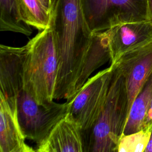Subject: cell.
<instances>
[{"label": "cell", "instance_id": "6da1fadb", "mask_svg": "<svg viewBox=\"0 0 152 152\" xmlns=\"http://www.w3.org/2000/svg\"><path fill=\"white\" fill-rule=\"evenodd\" d=\"M58 57L54 99H69L92 37L81 0H53L50 21Z\"/></svg>", "mask_w": 152, "mask_h": 152}, {"label": "cell", "instance_id": "7a4b0ae2", "mask_svg": "<svg viewBox=\"0 0 152 152\" xmlns=\"http://www.w3.org/2000/svg\"><path fill=\"white\" fill-rule=\"evenodd\" d=\"M25 46L23 90L37 103L47 105L54 99L58 72V57L52 26L49 24Z\"/></svg>", "mask_w": 152, "mask_h": 152}, {"label": "cell", "instance_id": "3957f363", "mask_svg": "<svg viewBox=\"0 0 152 152\" xmlns=\"http://www.w3.org/2000/svg\"><path fill=\"white\" fill-rule=\"evenodd\" d=\"M106 99L94 127L84 140L86 151H117L129 115L128 94L125 80L112 64Z\"/></svg>", "mask_w": 152, "mask_h": 152}, {"label": "cell", "instance_id": "277c9868", "mask_svg": "<svg viewBox=\"0 0 152 152\" xmlns=\"http://www.w3.org/2000/svg\"><path fill=\"white\" fill-rule=\"evenodd\" d=\"M81 4L92 32L126 23L149 21L147 0H81Z\"/></svg>", "mask_w": 152, "mask_h": 152}, {"label": "cell", "instance_id": "5b68a950", "mask_svg": "<svg viewBox=\"0 0 152 152\" xmlns=\"http://www.w3.org/2000/svg\"><path fill=\"white\" fill-rule=\"evenodd\" d=\"M71 102L47 105L37 103L24 90L17 98V115L26 138L37 144L43 141L56 124L68 113Z\"/></svg>", "mask_w": 152, "mask_h": 152}, {"label": "cell", "instance_id": "8992f818", "mask_svg": "<svg viewBox=\"0 0 152 152\" xmlns=\"http://www.w3.org/2000/svg\"><path fill=\"white\" fill-rule=\"evenodd\" d=\"M112 67L103 69L89 78L71 100L68 113L82 130L84 140L97 121L104 104L110 83Z\"/></svg>", "mask_w": 152, "mask_h": 152}, {"label": "cell", "instance_id": "52a82bcc", "mask_svg": "<svg viewBox=\"0 0 152 152\" xmlns=\"http://www.w3.org/2000/svg\"><path fill=\"white\" fill-rule=\"evenodd\" d=\"M111 64L125 78L130 110L135 98L152 74V40L125 52Z\"/></svg>", "mask_w": 152, "mask_h": 152}, {"label": "cell", "instance_id": "ba28073f", "mask_svg": "<svg viewBox=\"0 0 152 152\" xmlns=\"http://www.w3.org/2000/svg\"><path fill=\"white\" fill-rule=\"evenodd\" d=\"M26 46L0 45V95L12 107H17V98L23 90Z\"/></svg>", "mask_w": 152, "mask_h": 152}, {"label": "cell", "instance_id": "9c48e42d", "mask_svg": "<svg viewBox=\"0 0 152 152\" xmlns=\"http://www.w3.org/2000/svg\"><path fill=\"white\" fill-rule=\"evenodd\" d=\"M35 151H85L82 130L71 115L68 113L56 124L47 137L37 144Z\"/></svg>", "mask_w": 152, "mask_h": 152}, {"label": "cell", "instance_id": "30bf717a", "mask_svg": "<svg viewBox=\"0 0 152 152\" xmlns=\"http://www.w3.org/2000/svg\"><path fill=\"white\" fill-rule=\"evenodd\" d=\"M110 31L111 64L125 52L152 40V23L148 20L119 24Z\"/></svg>", "mask_w": 152, "mask_h": 152}, {"label": "cell", "instance_id": "8fae6325", "mask_svg": "<svg viewBox=\"0 0 152 152\" xmlns=\"http://www.w3.org/2000/svg\"><path fill=\"white\" fill-rule=\"evenodd\" d=\"M25 139L18 119L17 107H12L0 95V151H35L26 143Z\"/></svg>", "mask_w": 152, "mask_h": 152}, {"label": "cell", "instance_id": "7c38bea8", "mask_svg": "<svg viewBox=\"0 0 152 152\" xmlns=\"http://www.w3.org/2000/svg\"><path fill=\"white\" fill-rule=\"evenodd\" d=\"M110 28L97 32H93L88 51L74 86L72 97L66 100H71L81 88L91 74L97 68L111 59L109 42Z\"/></svg>", "mask_w": 152, "mask_h": 152}, {"label": "cell", "instance_id": "4fadbf2b", "mask_svg": "<svg viewBox=\"0 0 152 152\" xmlns=\"http://www.w3.org/2000/svg\"><path fill=\"white\" fill-rule=\"evenodd\" d=\"M151 100L152 74L132 103L123 134L134 133L144 128Z\"/></svg>", "mask_w": 152, "mask_h": 152}, {"label": "cell", "instance_id": "5bb4252c", "mask_svg": "<svg viewBox=\"0 0 152 152\" xmlns=\"http://www.w3.org/2000/svg\"><path fill=\"white\" fill-rule=\"evenodd\" d=\"M0 30L30 36L31 26L24 23L18 0H0Z\"/></svg>", "mask_w": 152, "mask_h": 152}, {"label": "cell", "instance_id": "9a60e30c", "mask_svg": "<svg viewBox=\"0 0 152 152\" xmlns=\"http://www.w3.org/2000/svg\"><path fill=\"white\" fill-rule=\"evenodd\" d=\"M25 23L42 31L49 26L50 12L40 0H18Z\"/></svg>", "mask_w": 152, "mask_h": 152}, {"label": "cell", "instance_id": "2e32d148", "mask_svg": "<svg viewBox=\"0 0 152 152\" xmlns=\"http://www.w3.org/2000/svg\"><path fill=\"white\" fill-rule=\"evenodd\" d=\"M151 134L150 126L129 134H123L121 137L118 152H144L149 142Z\"/></svg>", "mask_w": 152, "mask_h": 152}, {"label": "cell", "instance_id": "e0dca14e", "mask_svg": "<svg viewBox=\"0 0 152 152\" xmlns=\"http://www.w3.org/2000/svg\"><path fill=\"white\" fill-rule=\"evenodd\" d=\"M149 125L150 126L151 129V134H150V137L149 140V142L148 143V145L145 150L144 152H152V120L150 122V123L147 125V126Z\"/></svg>", "mask_w": 152, "mask_h": 152}, {"label": "cell", "instance_id": "ac0fdd59", "mask_svg": "<svg viewBox=\"0 0 152 152\" xmlns=\"http://www.w3.org/2000/svg\"><path fill=\"white\" fill-rule=\"evenodd\" d=\"M152 120V100L150 104V106L145 119V127L147 126V125L150 123V122ZM144 127V128H145Z\"/></svg>", "mask_w": 152, "mask_h": 152}, {"label": "cell", "instance_id": "d6986e66", "mask_svg": "<svg viewBox=\"0 0 152 152\" xmlns=\"http://www.w3.org/2000/svg\"><path fill=\"white\" fill-rule=\"evenodd\" d=\"M40 2L42 4V5L48 10L50 12L52 5V1L53 0H40Z\"/></svg>", "mask_w": 152, "mask_h": 152}, {"label": "cell", "instance_id": "ffe728a7", "mask_svg": "<svg viewBox=\"0 0 152 152\" xmlns=\"http://www.w3.org/2000/svg\"><path fill=\"white\" fill-rule=\"evenodd\" d=\"M148 10L149 21L152 23V0H147Z\"/></svg>", "mask_w": 152, "mask_h": 152}]
</instances>
